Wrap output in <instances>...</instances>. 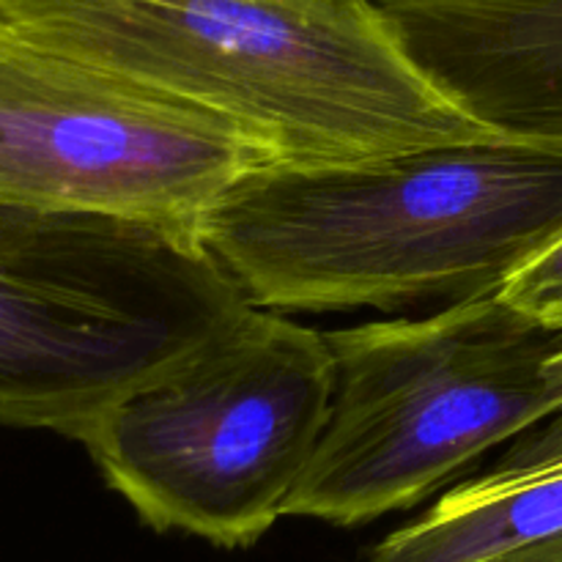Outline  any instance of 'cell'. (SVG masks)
I'll return each instance as SVG.
<instances>
[{"label": "cell", "mask_w": 562, "mask_h": 562, "mask_svg": "<svg viewBox=\"0 0 562 562\" xmlns=\"http://www.w3.org/2000/svg\"><path fill=\"white\" fill-rule=\"evenodd\" d=\"M503 300L536 322L562 329V231L503 285Z\"/></svg>", "instance_id": "cell-9"}, {"label": "cell", "mask_w": 562, "mask_h": 562, "mask_svg": "<svg viewBox=\"0 0 562 562\" xmlns=\"http://www.w3.org/2000/svg\"><path fill=\"white\" fill-rule=\"evenodd\" d=\"M0 20L231 121L274 162L516 140L431 86L376 0H0Z\"/></svg>", "instance_id": "cell-2"}, {"label": "cell", "mask_w": 562, "mask_h": 562, "mask_svg": "<svg viewBox=\"0 0 562 562\" xmlns=\"http://www.w3.org/2000/svg\"><path fill=\"white\" fill-rule=\"evenodd\" d=\"M329 420L285 516L357 527L423 503L481 456L562 412V329L503 294L428 318L324 333Z\"/></svg>", "instance_id": "cell-4"}, {"label": "cell", "mask_w": 562, "mask_h": 562, "mask_svg": "<svg viewBox=\"0 0 562 562\" xmlns=\"http://www.w3.org/2000/svg\"><path fill=\"white\" fill-rule=\"evenodd\" d=\"M562 536V412L503 461L390 532L368 562H503Z\"/></svg>", "instance_id": "cell-8"}, {"label": "cell", "mask_w": 562, "mask_h": 562, "mask_svg": "<svg viewBox=\"0 0 562 562\" xmlns=\"http://www.w3.org/2000/svg\"><path fill=\"white\" fill-rule=\"evenodd\" d=\"M412 64L456 108L562 146V0H376Z\"/></svg>", "instance_id": "cell-7"}, {"label": "cell", "mask_w": 562, "mask_h": 562, "mask_svg": "<svg viewBox=\"0 0 562 562\" xmlns=\"http://www.w3.org/2000/svg\"><path fill=\"white\" fill-rule=\"evenodd\" d=\"M552 368H554V371H558V373H560V376H562V349L558 351V355H554V357H552Z\"/></svg>", "instance_id": "cell-10"}, {"label": "cell", "mask_w": 562, "mask_h": 562, "mask_svg": "<svg viewBox=\"0 0 562 562\" xmlns=\"http://www.w3.org/2000/svg\"><path fill=\"white\" fill-rule=\"evenodd\" d=\"M333 393L324 333L250 305L110 406L80 445L157 532L252 547L285 516Z\"/></svg>", "instance_id": "cell-5"}, {"label": "cell", "mask_w": 562, "mask_h": 562, "mask_svg": "<svg viewBox=\"0 0 562 562\" xmlns=\"http://www.w3.org/2000/svg\"><path fill=\"white\" fill-rule=\"evenodd\" d=\"M562 231V146L420 148L351 165H256L198 241L274 313L499 294Z\"/></svg>", "instance_id": "cell-1"}, {"label": "cell", "mask_w": 562, "mask_h": 562, "mask_svg": "<svg viewBox=\"0 0 562 562\" xmlns=\"http://www.w3.org/2000/svg\"><path fill=\"white\" fill-rule=\"evenodd\" d=\"M267 154L231 121L47 47L0 20V201L198 239Z\"/></svg>", "instance_id": "cell-6"}, {"label": "cell", "mask_w": 562, "mask_h": 562, "mask_svg": "<svg viewBox=\"0 0 562 562\" xmlns=\"http://www.w3.org/2000/svg\"><path fill=\"white\" fill-rule=\"evenodd\" d=\"M247 307L195 236L0 201V426L80 442Z\"/></svg>", "instance_id": "cell-3"}]
</instances>
